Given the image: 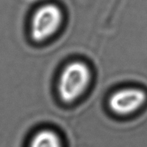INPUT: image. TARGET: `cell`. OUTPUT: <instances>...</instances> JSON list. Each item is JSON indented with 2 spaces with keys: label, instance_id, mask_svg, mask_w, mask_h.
<instances>
[{
  "label": "cell",
  "instance_id": "277c9868",
  "mask_svg": "<svg viewBox=\"0 0 147 147\" xmlns=\"http://www.w3.org/2000/svg\"><path fill=\"white\" fill-rule=\"evenodd\" d=\"M26 147H63V142L55 130L51 127H40L29 136Z\"/></svg>",
  "mask_w": 147,
  "mask_h": 147
},
{
  "label": "cell",
  "instance_id": "6da1fadb",
  "mask_svg": "<svg viewBox=\"0 0 147 147\" xmlns=\"http://www.w3.org/2000/svg\"><path fill=\"white\" fill-rule=\"evenodd\" d=\"M63 13L57 4L45 3L33 9L27 25V35L31 44L36 46L45 45L60 29Z\"/></svg>",
  "mask_w": 147,
  "mask_h": 147
},
{
  "label": "cell",
  "instance_id": "7a4b0ae2",
  "mask_svg": "<svg viewBox=\"0 0 147 147\" xmlns=\"http://www.w3.org/2000/svg\"><path fill=\"white\" fill-rule=\"evenodd\" d=\"M91 73L82 62H72L66 65L57 81V95L61 102L70 105L75 102L90 86Z\"/></svg>",
  "mask_w": 147,
  "mask_h": 147
},
{
  "label": "cell",
  "instance_id": "3957f363",
  "mask_svg": "<svg viewBox=\"0 0 147 147\" xmlns=\"http://www.w3.org/2000/svg\"><path fill=\"white\" fill-rule=\"evenodd\" d=\"M147 95L145 91L137 88L118 90L110 96L109 107L118 115H129L137 112L145 105Z\"/></svg>",
  "mask_w": 147,
  "mask_h": 147
}]
</instances>
